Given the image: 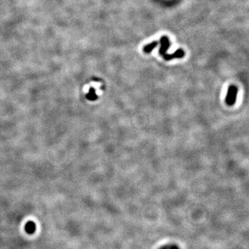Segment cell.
Listing matches in <instances>:
<instances>
[{
	"instance_id": "cell-5",
	"label": "cell",
	"mask_w": 249,
	"mask_h": 249,
	"mask_svg": "<svg viewBox=\"0 0 249 249\" xmlns=\"http://www.w3.org/2000/svg\"><path fill=\"white\" fill-rule=\"evenodd\" d=\"M158 44H159V42H158L157 41H154V42H151V43H150V44H148L147 45H145L143 47V51L146 53H151L152 51V50L156 47V46L158 45Z\"/></svg>"
},
{
	"instance_id": "cell-4",
	"label": "cell",
	"mask_w": 249,
	"mask_h": 249,
	"mask_svg": "<svg viewBox=\"0 0 249 249\" xmlns=\"http://www.w3.org/2000/svg\"><path fill=\"white\" fill-rule=\"evenodd\" d=\"M36 230V226L35 224L32 221H28L25 225V230L28 234H33Z\"/></svg>"
},
{
	"instance_id": "cell-2",
	"label": "cell",
	"mask_w": 249,
	"mask_h": 249,
	"mask_svg": "<svg viewBox=\"0 0 249 249\" xmlns=\"http://www.w3.org/2000/svg\"><path fill=\"white\" fill-rule=\"evenodd\" d=\"M160 43H161V46H160L159 53L163 56L167 53V51L170 48L171 44L169 38L167 36H162L160 38Z\"/></svg>"
},
{
	"instance_id": "cell-3",
	"label": "cell",
	"mask_w": 249,
	"mask_h": 249,
	"mask_svg": "<svg viewBox=\"0 0 249 249\" xmlns=\"http://www.w3.org/2000/svg\"><path fill=\"white\" fill-rule=\"evenodd\" d=\"M184 56H185V52L181 48H179V49L177 50L174 53H172V54H167V53H166L165 55H163L164 60H166L167 61L171 60L174 58H183Z\"/></svg>"
},
{
	"instance_id": "cell-1",
	"label": "cell",
	"mask_w": 249,
	"mask_h": 249,
	"mask_svg": "<svg viewBox=\"0 0 249 249\" xmlns=\"http://www.w3.org/2000/svg\"><path fill=\"white\" fill-rule=\"evenodd\" d=\"M237 92H238V89L236 86L230 85L228 87L225 100L226 103L228 106H233L235 104V102H236Z\"/></svg>"
}]
</instances>
